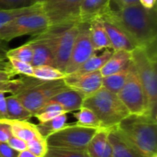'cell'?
Segmentation results:
<instances>
[{
  "instance_id": "6",
  "label": "cell",
  "mask_w": 157,
  "mask_h": 157,
  "mask_svg": "<svg viewBox=\"0 0 157 157\" xmlns=\"http://www.w3.org/2000/svg\"><path fill=\"white\" fill-rule=\"evenodd\" d=\"M51 29L50 21L42 12L40 5L20 14L0 28V41H9L25 35H39Z\"/></svg>"
},
{
  "instance_id": "12",
  "label": "cell",
  "mask_w": 157,
  "mask_h": 157,
  "mask_svg": "<svg viewBox=\"0 0 157 157\" xmlns=\"http://www.w3.org/2000/svg\"><path fill=\"white\" fill-rule=\"evenodd\" d=\"M63 81L68 87L78 91L85 98L102 87V75L99 71L82 75H66Z\"/></svg>"
},
{
  "instance_id": "21",
  "label": "cell",
  "mask_w": 157,
  "mask_h": 157,
  "mask_svg": "<svg viewBox=\"0 0 157 157\" xmlns=\"http://www.w3.org/2000/svg\"><path fill=\"white\" fill-rule=\"evenodd\" d=\"M12 134L25 142H29L31 139L40 136L37 126L29 122L28 121H18V120H9Z\"/></svg>"
},
{
  "instance_id": "15",
  "label": "cell",
  "mask_w": 157,
  "mask_h": 157,
  "mask_svg": "<svg viewBox=\"0 0 157 157\" xmlns=\"http://www.w3.org/2000/svg\"><path fill=\"white\" fill-rule=\"evenodd\" d=\"M29 42L33 49V56L30 64L33 67L40 65L52 66V52L49 40L44 35V33L36 35L33 39L29 40Z\"/></svg>"
},
{
  "instance_id": "41",
  "label": "cell",
  "mask_w": 157,
  "mask_h": 157,
  "mask_svg": "<svg viewBox=\"0 0 157 157\" xmlns=\"http://www.w3.org/2000/svg\"><path fill=\"white\" fill-rule=\"evenodd\" d=\"M139 4L146 9H153L155 7L156 0H139Z\"/></svg>"
},
{
  "instance_id": "3",
  "label": "cell",
  "mask_w": 157,
  "mask_h": 157,
  "mask_svg": "<svg viewBox=\"0 0 157 157\" xmlns=\"http://www.w3.org/2000/svg\"><path fill=\"white\" fill-rule=\"evenodd\" d=\"M83 107L90 109L99 120L100 127L108 130L117 127L121 121L130 115L118 94L104 87L85 98Z\"/></svg>"
},
{
  "instance_id": "23",
  "label": "cell",
  "mask_w": 157,
  "mask_h": 157,
  "mask_svg": "<svg viewBox=\"0 0 157 157\" xmlns=\"http://www.w3.org/2000/svg\"><path fill=\"white\" fill-rule=\"evenodd\" d=\"M15 74L9 70V68H0V92L11 93L16 95L23 87L25 84V78L13 79Z\"/></svg>"
},
{
  "instance_id": "47",
  "label": "cell",
  "mask_w": 157,
  "mask_h": 157,
  "mask_svg": "<svg viewBox=\"0 0 157 157\" xmlns=\"http://www.w3.org/2000/svg\"><path fill=\"white\" fill-rule=\"evenodd\" d=\"M0 157H1V156H0Z\"/></svg>"
},
{
  "instance_id": "2",
  "label": "cell",
  "mask_w": 157,
  "mask_h": 157,
  "mask_svg": "<svg viewBox=\"0 0 157 157\" xmlns=\"http://www.w3.org/2000/svg\"><path fill=\"white\" fill-rule=\"evenodd\" d=\"M157 120L146 114H130L118 129L145 155L157 154Z\"/></svg>"
},
{
  "instance_id": "11",
  "label": "cell",
  "mask_w": 157,
  "mask_h": 157,
  "mask_svg": "<svg viewBox=\"0 0 157 157\" xmlns=\"http://www.w3.org/2000/svg\"><path fill=\"white\" fill-rule=\"evenodd\" d=\"M95 53L96 51L93 47L89 33V23L80 22L78 33L74 43L70 59L65 67L64 74H73Z\"/></svg>"
},
{
  "instance_id": "7",
  "label": "cell",
  "mask_w": 157,
  "mask_h": 157,
  "mask_svg": "<svg viewBox=\"0 0 157 157\" xmlns=\"http://www.w3.org/2000/svg\"><path fill=\"white\" fill-rule=\"evenodd\" d=\"M79 23L80 22H76L62 27L51 28L43 32L49 40L52 52V66L63 73L78 33Z\"/></svg>"
},
{
  "instance_id": "42",
  "label": "cell",
  "mask_w": 157,
  "mask_h": 157,
  "mask_svg": "<svg viewBox=\"0 0 157 157\" xmlns=\"http://www.w3.org/2000/svg\"><path fill=\"white\" fill-rule=\"evenodd\" d=\"M7 47L3 43V41H0V63H6L5 62V60L6 59V51H7Z\"/></svg>"
},
{
  "instance_id": "31",
  "label": "cell",
  "mask_w": 157,
  "mask_h": 157,
  "mask_svg": "<svg viewBox=\"0 0 157 157\" xmlns=\"http://www.w3.org/2000/svg\"><path fill=\"white\" fill-rule=\"evenodd\" d=\"M8 68L11 72L15 75H22L23 76H32L33 73V66L29 63H25L14 58H6Z\"/></svg>"
},
{
  "instance_id": "8",
  "label": "cell",
  "mask_w": 157,
  "mask_h": 157,
  "mask_svg": "<svg viewBox=\"0 0 157 157\" xmlns=\"http://www.w3.org/2000/svg\"><path fill=\"white\" fill-rule=\"evenodd\" d=\"M97 131L96 128L83 127L76 123L65 124L62 129L48 136L46 143L51 147L86 151L89 141Z\"/></svg>"
},
{
  "instance_id": "25",
  "label": "cell",
  "mask_w": 157,
  "mask_h": 157,
  "mask_svg": "<svg viewBox=\"0 0 157 157\" xmlns=\"http://www.w3.org/2000/svg\"><path fill=\"white\" fill-rule=\"evenodd\" d=\"M130 66H131V64L127 68H125L116 74L102 77V87L106 88L107 90H109L112 93L118 94L121 91V89L123 87V86L127 80L128 74L130 71Z\"/></svg>"
},
{
  "instance_id": "1",
  "label": "cell",
  "mask_w": 157,
  "mask_h": 157,
  "mask_svg": "<svg viewBox=\"0 0 157 157\" xmlns=\"http://www.w3.org/2000/svg\"><path fill=\"white\" fill-rule=\"evenodd\" d=\"M105 17L123 29L137 43L149 52H156V7L146 9L140 4L111 9Z\"/></svg>"
},
{
  "instance_id": "27",
  "label": "cell",
  "mask_w": 157,
  "mask_h": 157,
  "mask_svg": "<svg viewBox=\"0 0 157 157\" xmlns=\"http://www.w3.org/2000/svg\"><path fill=\"white\" fill-rule=\"evenodd\" d=\"M66 75L51 65H40L33 67L32 76L40 81H54L64 79Z\"/></svg>"
},
{
  "instance_id": "39",
  "label": "cell",
  "mask_w": 157,
  "mask_h": 157,
  "mask_svg": "<svg viewBox=\"0 0 157 157\" xmlns=\"http://www.w3.org/2000/svg\"><path fill=\"white\" fill-rule=\"evenodd\" d=\"M6 93L0 92V119H7L6 110Z\"/></svg>"
},
{
  "instance_id": "10",
  "label": "cell",
  "mask_w": 157,
  "mask_h": 157,
  "mask_svg": "<svg viewBox=\"0 0 157 157\" xmlns=\"http://www.w3.org/2000/svg\"><path fill=\"white\" fill-rule=\"evenodd\" d=\"M118 96L130 114L147 115L146 95L132 63L130 66L127 80L123 87L118 93Z\"/></svg>"
},
{
  "instance_id": "34",
  "label": "cell",
  "mask_w": 157,
  "mask_h": 157,
  "mask_svg": "<svg viewBox=\"0 0 157 157\" xmlns=\"http://www.w3.org/2000/svg\"><path fill=\"white\" fill-rule=\"evenodd\" d=\"M33 5V0H0V11L22 9Z\"/></svg>"
},
{
  "instance_id": "13",
  "label": "cell",
  "mask_w": 157,
  "mask_h": 157,
  "mask_svg": "<svg viewBox=\"0 0 157 157\" xmlns=\"http://www.w3.org/2000/svg\"><path fill=\"white\" fill-rule=\"evenodd\" d=\"M99 18L101 19L104 29L107 31L111 50L132 52L136 47H139L137 43L132 40V38L119 25L105 17Z\"/></svg>"
},
{
  "instance_id": "40",
  "label": "cell",
  "mask_w": 157,
  "mask_h": 157,
  "mask_svg": "<svg viewBox=\"0 0 157 157\" xmlns=\"http://www.w3.org/2000/svg\"><path fill=\"white\" fill-rule=\"evenodd\" d=\"M112 1L117 5L118 8H121V7L139 4V0H112Z\"/></svg>"
},
{
  "instance_id": "38",
  "label": "cell",
  "mask_w": 157,
  "mask_h": 157,
  "mask_svg": "<svg viewBox=\"0 0 157 157\" xmlns=\"http://www.w3.org/2000/svg\"><path fill=\"white\" fill-rule=\"evenodd\" d=\"M17 152L11 149L6 143L0 142V156L1 157H17Z\"/></svg>"
},
{
  "instance_id": "36",
  "label": "cell",
  "mask_w": 157,
  "mask_h": 157,
  "mask_svg": "<svg viewBox=\"0 0 157 157\" xmlns=\"http://www.w3.org/2000/svg\"><path fill=\"white\" fill-rule=\"evenodd\" d=\"M11 136H13V134L9 120L0 119V142L7 143Z\"/></svg>"
},
{
  "instance_id": "22",
  "label": "cell",
  "mask_w": 157,
  "mask_h": 157,
  "mask_svg": "<svg viewBox=\"0 0 157 157\" xmlns=\"http://www.w3.org/2000/svg\"><path fill=\"white\" fill-rule=\"evenodd\" d=\"M112 52H113V50L106 49L100 54H96V53L93 54L88 60H86L73 74L82 75V74H87V73H92V72L99 71L101 69V67L106 63V62L110 58Z\"/></svg>"
},
{
  "instance_id": "44",
  "label": "cell",
  "mask_w": 157,
  "mask_h": 157,
  "mask_svg": "<svg viewBox=\"0 0 157 157\" xmlns=\"http://www.w3.org/2000/svg\"><path fill=\"white\" fill-rule=\"evenodd\" d=\"M33 1H34L35 4H41V3H43L45 0H33Z\"/></svg>"
},
{
  "instance_id": "14",
  "label": "cell",
  "mask_w": 157,
  "mask_h": 157,
  "mask_svg": "<svg viewBox=\"0 0 157 157\" xmlns=\"http://www.w3.org/2000/svg\"><path fill=\"white\" fill-rule=\"evenodd\" d=\"M108 139L112 149L113 157H148L142 153L118 127L109 130Z\"/></svg>"
},
{
  "instance_id": "37",
  "label": "cell",
  "mask_w": 157,
  "mask_h": 157,
  "mask_svg": "<svg viewBox=\"0 0 157 157\" xmlns=\"http://www.w3.org/2000/svg\"><path fill=\"white\" fill-rule=\"evenodd\" d=\"M6 144H8V146L11 149H13L14 151H16L17 153L27 150V142H25L17 137H15V136H11Z\"/></svg>"
},
{
  "instance_id": "9",
  "label": "cell",
  "mask_w": 157,
  "mask_h": 157,
  "mask_svg": "<svg viewBox=\"0 0 157 157\" xmlns=\"http://www.w3.org/2000/svg\"><path fill=\"white\" fill-rule=\"evenodd\" d=\"M83 0H45L40 4L51 28L79 22V11Z\"/></svg>"
},
{
  "instance_id": "16",
  "label": "cell",
  "mask_w": 157,
  "mask_h": 157,
  "mask_svg": "<svg viewBox=\"0 0 157 157\" xmlns=\"http://www.w3.org/2000/svg\"><path fill=\"white\" fill-rule=\"evenodd\" d=\"M112 0H83L79 11V22H89L110 11Z\"/></svg>"
},
{
  "instance_id": "29",
  "label": "cell",
  "mask_w": 157,
  "mask_h": 157,
  "mask_svg": "<svg viewBox=\"0 0 157 157\" xmlns=\"http://www.w3.org/2000/svg\"><path fill=\"white\" fill-rule=\"evenodd\" d=\"M66 113L61 105L53 101H48L35 115L34 117L39 121V122H45L55 117Z\"/></svg>"
},
{
  "instance_id": "5",
  "label": "cell",
  "mask_w": 157,
  "mask_h": 157,
  "mask_svg": "<svg viewBox=\"0 0 157 157\" xmlns=\"http://www.w3.org/2000/svg\"><path fill=\"white\" fill-rule=\"evenodd\" d=\"M24 78L23 87L15 96L33 117L52 97L67 87L63 79L40 81L30 76H24Z\"/></svg>"
},
{
  "instance_id": "4",
  "label": "cell",
  "mask_w": 157,
  "mask_h": 157,
  "mask_svg": "<svg viewBox=\"0 0 157 157\" xmlns=\"http://www.w3.org/2000/svg\"><path fill=\"white\" fill-rule=\"evenodd\" d=\"M132 63L146 95L147 115L157 120L156 54L139 46L132 51Z\"/></svg>"
},
{
  "instance_id": "19",
  "label": "cell",
  "mask_w": 157,
  "mask_h": 157,
  "mask_svg": "<svg viewBox=\"0 0 157 157\" xmlns=\"http://www.w3.org/2000/svg\"><path fill=\"white\" fill-rule=\"evenodd\" d=\"M89 23V33L93 47L96 52L106 49H111L110 42L106 29L99 17L92 19Z\"/></svg>"
},
{
  "instance_id": "18",
  "label": "cell",
  "mask_w": 157,
  "mask_h": 157,
  "mask_svg": "<svg viewBox=\"0 0 157 157\" xmlns=\"http://www.w3.org/2000/svg\"><path fill=\"white\" fill-rule=\"evenodd\" d=\"M132 63V52L113 51L110 58L99 70L102 77L116 74L127 68Z\"/></svg>"
},
{
  "instance_id": "20",
  "label": "cell",
  "mask_w": 157,
  "mask_h": 157,
  "mask_svg": "<svg viewBox=\"0 0 157 157\" xmlns=\"http://www.w3.org/2000/svg\"><path fill=\"white\" fill-rule=\"evenodd\" d=\"M109 130L99 128L89 141L86 152L90 157H102L103 153L109 144Z\"/></svg>"
},
{
  "instance_id": "43",
  "label": "cell",
  "mask_w": 157,
  "mask_h": 157,
  "mask_svg": "<svg viewBox=\"0 0 157 157\" xmlns=\"http://www.w3.org/2000/svg\"><path fill=\"white\" fill-rule=\"evenodd\" d=\"M17 157H37L36 155H34L32 153H30L29 150H24V151H21L17 154Z\"/></svg>"
},
{
  "instance_id": "45",
  "label": "cell",
  "mask_w": 157,
  "mask_h": 157,
  "mask_svg": "<svg viewBox=\"0 0 157 157\" xmlns=\"http://www.w3.org/2000/svg\"><path fill=\"white\" fill-rule=\"evenodd\" d=\"M6 64H7V63H5L4 65H6ZM0 65H3V63H0Z\"/></svg>"
},
{
  "instance_id": "33",
  "label": "cell",
  "mask_w": 157,
  "mask_h": 157,
  "mask_svg": "<svg viewBox=\"0 0 157 157\" xmlns=\"http://www.w3.org/2000/svg\"><path fill=\"white\" fill-rule=\"evenodd\" d=\"M48 149V144L46 139L41 136L35 137L30 141L27 142V150L32 153L37 157H42Z\"/></svg>"
},
{
  "instance_id": "17",
  "label": "cell",
  "mask_w": 157,
  "mask_h": 157,
  "mask_svg": "<svg viewBox=\"0 0 157 157\" xmlns=\"http://www.w3.org/2000/svg\"><path fill=\"white\" fill-rule=\"evenodd\" d=\"M84 99L85 97L81 93L67 86L52 97L50 101L58 103L63 107L66 113H69L75 112L81 109L83 107Z\"/></svg>"
},
{
  "instance_id": "46",
  "label": "cell",
  "mask_w": 157,
  "mask_h": 157,
  "mask_svg": "<svg viewBox=\"0 0 157 157\" xmlns=\"http://www.w3.org/2000/svg\"><path fill=\"white\" fill-rule=\"evenodd\" d=\"M152 157H157V154H156V155H153Z\"/></svg>"
},
{
  "instance_id": "30",
  "label": "cell",
  "mask_w": 157,
  "mask_h": 157,
  "mask_svg": "<svg viewBox=\"0 0 157 157\" xmlns=\"http://www.w3.org/2000/svg\"><path fill=\"white\" fill-rule=\"evenodd\" d=\"M32 56H33V49L29 41L26 42L25 44L19 47L7 50L6 53V58H14L29 63H31Z\"/></svg>"
},
{
  "instance_id": "26",
  "label": "cell",
  "mask_w": 157,
  "mask_h": 157,
  "mask_svg": "<svg viewBox=\"0 0 157 157\" xmlns=\"http://www.w3.org/2000/svg\"><path fill=\"white\" fill-rule=\"evenodd\" d=\"M66 121H67V113H64L45 122H40L36 126L40 135L44 139H46L51 134L62 129L66 124Z\"/></svg>"
},
{
  "instance_id": "35",
  "label": "cell",
  "mask_w": 157,
  "mask_h": 157,
  "mask_svg": "<svg viewBox=\"0 0 157 157\" xmlns=\"http://www.w3.org/2000/svg\"><path fill=\"white\" fill-rule=\"evenodd\" d=\"M40 4H35L29 7H26V8H22V9H17V10H6V11H0V28L6 24L7 21H9L10 19L14 18L15 17L23 14L25 12L30 11L34 8H36L37 6H39Z\"/></svg>"
},
{
  "instance_id": "28",
  "label": "cell",
  "mask_w": 157,
  "mask_h": 157,
  "mask_svg": "<svg viewBox=\"0 0 157 157\" xmlns=\"http://www.w3.org/2000/svg\"><path fill=\"white\" fill-rule=\"evenodd\" d=\"M74 116L76 120L75 123L79 126L96 128V129L101 128L99 120L98 119L96 114L88 108L82 107L78 110L75 111Z\"/></svg>"
},
{
  "instance_id": "24",
  "label": "cell",
  "mask_w": 157,
  "mask_h": 157,
  "mask_svg": "<svg viewBox=\"0 0 157 157\" xmlns=\"http://www.w3.org/2000/svg\"><path fill=\"white\" fill-rule=\"evenodd\" d=\"M6 110L8 120L29 121L33 117L15 95L6 97Z\"/></svg>"
},
{
  "instance_id": "32",
  "label": "cell",
  "mask_w": 157,
  "mask_h": 157,
  "mask_svg": "<svg viewBox=\"0 0 157 157\" xmlns=\"http://www.w3.org/2000/svg\"><path fill=\"white\" fill-rule=\"evenodd\" d=\"M42 157H90L86 151L70 150L59 147L48 146L45 155Z\"/></svg>"
}]
</instances>
